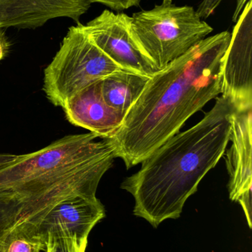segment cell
Returning <instances> with one entry per match:
<instances>
[{
  "label": "cell",
  "mask_w": 252,
  "mask_h": 252,
  "mask_svg": "<svg viewBox=\"0 0 252 252\" xmlns=\"http://www.w3.org/2000/svg\"><path fill=\"white\" fill-rule=\"evenodd\" d=\"M68 135L0 167V250L13 231L36 235L44 216L73 196L96 197L99 182L117 158L108 139Z\"/></svg>",
  "instance_id": "6da1fadb"
},
{
  "label": "cell",
  "mask_w": 252,
  "mask_h": 252,
  "mask_svg": "<svg viewBox=\"0 0 252 252\" xmlns=\"http://www.w3.org/2000/svg\"><path fill=\"white\" fill-rule=\"evenodd\" d=\"M231 33L207 36L149 78L108 138L127 169L142 163L209 101L222 94V65Z\"/></svg>",
  "instance_id": "7a4b0ae2"
},
{
  "label": "cell",
  "mask_w": 252,
  "mask_h": 252,
  "mask_svg": "<svg viewBox=\"0 0 252 252\" xmlns=\"http://www.w3.org/2000/svg\"><path fill=\"white\" fill-rule=\"evenodd\" d=\"M235 111L229 97H217L198 124L167 139L142 161L140 170L121 185L134 198V216L154 228L180 218L188 198L224 154Z\"/></svg>",
  "instance_id": "3957f363"
},
{
  "label": "cell",
  "mask_w": 252,
  "mask_h": 252,
  "mask_svg": "<svg viewBox=\"0 0 252 252\" xmlns=\"http://www.w3.org/2000/svg\"><path fill=\"white\" fill-rule=\"evenodd\" d=\"M213 28L189 5L163 0L151 10L131 16V32L139 48L159 71L186 53Z\"/></svg>",
  "instance_id": "277c9868"
},
{
  "label": "cell",
  "mask_w": 252,
  "mask_h": 252,
  "mask_svg": "<svg viewBox=\"0 0 252 252\" xmlns=\"http://www.w3.org/2000/svg\"><path fill=\"white\" fill-rule=\"evenodd\" d=\"M121 69L95 44L79 22L69 28L44 69L43 90L54 106L62 108L86 87Z\"/></svg>",
  "instance_id": "5b68a950"
},
{
  "label": "cell",
  "mask_w": 252,
  "mask_h": 252,
  "mask_svg": "<svg viewBox=\"0 0 252 252\" xmlns=\"http://www.w3.org/2000/svg\"><path fill=\"white\" fill-rule=\"evenodd\" d=\"M83 28L95 44L123 70L147 77L158 72L134 41L131 16L105 10Z\"/></svg>",
  "instance_id": "8992f818"
},
{
  "label": "cell",
  "mask_w": 252,
  "mask_h": 252,
  "mask_svg": "<svg viewBox=\"0 0 252 252\" xmlns=\"http://www.w3.org/2000/svg\"><path fill=\"white\" fill-rule=\"evenodd\" d=\"M252 0L235 22L222 65V94L237 110L252 108Z\"/></svg>",
  "instance_id": "52a82bcc"
},
{
  "label": "cell",
  "mask_w": 252,
  "mask_h": 252,
  "mask_svg": "<svg viewBox=\"0 0 252 252\" xmlns=\"http://www.w3.org/2000/svg\"><path fill=\"white\" fill-rule=\"evenodd\" d=\"M252 108L237 110L232 117L230 140L226 155L229 173V198L241 204L252 229Z\"/></svg>",
  "instance_id": "ba28073f"
},
{
  "label": "cell",
  "mask_w": 252,
  "mask_h": 252,
  "mask_svg": "<svg viewBox=\"0 0 252 252\" xmlns=\"http://www.w3.org/2000/svg\"><path fill=\"white\" fill-rule=\"evenodd\" d=\"M105 216V207L97 197H71L56 204L44 216L36 235L45 244L50 237L88 241L92 229Z\"/></svg>",
  "instance_id": "9c48e42d"
},
{
  "label": "cell",
  "mask_w": 252,
  "mask_h": 252,
  "mask_svg": "<svg viewBox=\"0 0 252 252\" xmlns=\"http://www.w3.org/2000/svg\"><path fill=\"white\" fill-rule=\"evenodd\" d=\"M91 4L88 0H0V29H36L57 18L79 23Z\"/></svg>",
  "instance_id": "30bf717a"
},
{
  "label": "cell",
  "mask_w": 252,
  "mask_h": 252,
  "mask_svg": "<svg viewBox=\"0 0 252 252\" xmlns=\"http://www.w3.org/2000/svg\"><path fill=\"white\" fill-rule=\"evenodd\" d=\"M101 81L77 93L62 109L72 125L87 129L99 137L108 139L119 129L124 118L104 100Z\"/></svg>",
  "instance_id": "8fae6325"
},
{
  "label": "cell",
  "mask_w": 252,
  "mask_h": 252,
  "mask_svg": "<svg viewBox=\"0 0 252 252\" xmlns=\"http://www.w3.org/2000/svg\"><path fill=\"white\" fill-rule=\"evenodd\" d=\"M149 78L123 69L113 72L101 81L104 100L124 119L143 93Z\"/></svg>",
  "instance_id": "7c38bea8"
},
{
  "label": "cell",
  "mask_w": 252,
  "mask_h": 252,
  "mask_svg": "<svg viewBox=\"0 0 252 252\" xmlns=\"http://www.w3.org/2000/svg\"><path fill=\"white\" fill-rule=\"evenodd\" d=\"M46 251V244L37 235L25 231H13L1 244L0 252H41Z\"/></svg>",
  "instance_id": "4fadbf2b"
},
{
  "label": "cell",
  "mask_w": 252,
  "mask_h": 252,
  "mask_svg": "<svg viewBox=\"0 0 252 252\" xmlns=\"http://www.w3.org/2000/svg\"><path fill=\"white\" fill-rule=\"evenodd\" d=\"M88 241H79L74 238H47L46 252H85Z\"/></svg>",
  "instance_id": "5bb4252c"
},
{
  "label": "cell",
  "mask_w": 252,
  "mask_h": 252,
  "mask_svg": "<svg viewBox=\"0 0 252 252\" xmlns=\"http://www.w3.org/2000/svg\"><path fill=\"white\" fill-rule=\"evenodd\" d=\"M237 4L232 16V22H236L249 0H236ZM223 0H203L198 6L196 12L201 19H206L213 14L216 9L220 5Z\"/></svg>",
  "instance_id": "9a60e30c"
},
{
  "label": "cell",
  "mask_w": 252,
  "mask_h": 252,
  "mask_svg": "<svg viewBox=\"0 0 252 252\" xmlns=\"http://www.w3.org/2000/svg\"><path fill=\"white\" fill-rule=\"evenodd\" d=\"M91 3H100L113 10L123 11L133 7H139L142 0H88Z\"/></svg>",
  "instance_id": "2e32d148"
},
{
  "label": "cell",
  "mask_w": 252,
  "mask_h": 252,
  "mask_svg": "<svg viewBox=\"0 0 252 252\" xmlns=\"http://www.w3.org/2000/svg\"><path fill=\"white\" fill-rule=\"evenodd\" d=\"M10 44L6 36L4 30L0 29V61L7 56L10 50Z\"/></svg>",
  "instance_id": "e0dca14e"
},
{
  "label": "cell",
  "mask_w": 252,
  "mask_h": 252,
  "mask_svg": "<svg viewBox=\"0 0 252 252\" xmlns=\"http://www.w3.org/2000/svg\"><path fill=\"white\" fill-rule=\"evenodd\" d=\"M18 155L14 154H0V167L13 161Z\"/></svg>",
  "instance_id": "ac0fdd59"
}]
</instances>
